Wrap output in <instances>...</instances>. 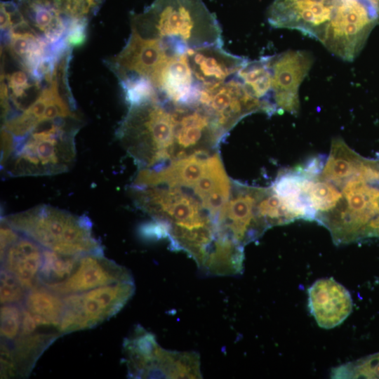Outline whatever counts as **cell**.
<instances>
[{
	"mask_svg": "<svg viewBox=\"0 0 379 379\" xmlns=\"http://www.w3.org/2000/svg\"><path fill=\"white\" fill-rule=\"evenodd\" d=\"M135 289L133 279L64 295L60 334L91 328L111 318L132 298Z\"/></svg>",
	"mask_w": 379,
	"mask_h": 379,
	"instance_id": "52a82bcc",
	"label": "cell"
},
{
	"mask_svg": "<svg viewBox=\"0 0 379 379\" xmlns=\"http://www.w3.org/2000/svg\"><path fill=\"white\" fill-rule=\"evenodd\" d=\"M194 81L201 88L221 84L234 76L248 61L221 46L190 49L186 53Z\"/></svg>",
	"mask_w": 379,
	"mask_h": 379,
	"instance_id": "2e32d148",
	"label": "cell"
},
{
	"mask_svg": "<svg viewBox=\"0 0 379 379\" xmlns=\"http://www.w3.org/2000/svg\"><path fill=\"white\" fill-rule=\"evenodd\" d=\"M308 297L311 313L324 328L338 326L352 310L350 293L333 278L316 281L308 289Z\"/></svg>",
	"mask_w": 379,
	"mask_h": 379,
	"instance_id": "e0dca14e",
	"label": "cell"
},
{
	"mask_svg": "<svg viewBox=\"0 0 379 379\" xmlns=\"http://www.w3.org/2000/svg\"><path fill=\"white\" fill-rule=\"evenodd\" d=\"M335 11L318 0H274L267 15L272 27L300 31L322 44Z\"/></svg>",
	"mask_w": 379,
	"mask_h": 379,
	"instance_id": "7c38bea8",
	"label": "cell"
},
{
	"mask_svg": "<svg viewBox=\"0 0 379 379\" xmlns=\"http://www.w3.org/2000/svg\"><path fill=\"white\" fill-rule=\"evenodd\" d=\"M119 81L129 105L138 104L158 96L157 89L146 78L128 75L119 78Z\"/></svg>",
	"mask_w": 379,
	"mask_h": 379,
	"instance_id": "d4e9b609",
	"label": "cell"
},
{
	"mask_svg": "<svg viewBox=\"0 0 379 379\" xmlns=\"http://www.w3.org/2000/svg\"><path fill=\"white\" fill-rule=\"evenodd\" d=\"M128 374L133 378H201L199 354L162 348L153 334L138 326L126 338Z\"/></svg>",
	"mask_w": 379,
	"mask_h": 379,
	"instance_id": "8992f818",
	"label": "cell"
},
{
	"mask_svg": "<svg viewBox=\"0 0 379 379\" xmlns=\"http://www.w3.org/2000/svg\"><path fill=\"white\" fill-rule=\"evenodd\" d=\"M28 290L10 272L1 270V304H21Z\"/></svg>",
	"mask_w": 379,
	"mask_h": 379,
	"instance_id": "f1b7e54d",
	"label": "cell"
},
{
	"mask_svg": "<svg viewBox=\"0 0 379 379\" xmlns=\"http://www.w3.org/2000/svg\"><path fill=\"white\" fill-rule=\"evenodd\" d=\"M270 58L266 56L252 61L248 60L237 76L252 95L268 104L276 113H279L272 98Z\"/></svg>",
	"mask_w": 379,
	"mask_h": 379,
	"instance_id": "603a6c76",
	"label": "cell"
},
{
	"mask_svg": "<svg viewBox=\"0 0 379 379\" xmlns=\"http://www.w3.org/2000/svg\"><path fill=\"white\" fill-rule=\"evenodd\" d=\"M8 35L10 53L31 74L42 59L54 53L52 47L36 34L26 22L12 29Z\"/></svg>",
	"mask_w": 379,
	"mask_h": 379,
	"instance_id": "ffe728a7",
	"label": "cell"
},
{
	"mask_svg": "<svg viewBox=\"0 0 379 379\" xmlns=\"http://www.w3.org/2000/svg\"><path fill=\"white\" fill-rule=\"evenodd\" d=\"M0 333L1 342L12 343L20 333L22 323L21 304H5L1 307Z\"/></svg>",
	"mask_w": 379,
	"mask_h": 379,
	"instance_id": "484cf974",
	"label": "cell"
},
{
	"mask_svg": "<svg viewBox=\"0 0 379 379\" xmlns=\"http://www.w3.org/2000/svg\"><path fill=\"white\" fill-rule=\"evenodd\" d=\"M263 190V187L232 181L229 198L218 219L222 235L244 246L258 239L269 228L259 210Z\"/></svg>",
	"mask_w": 379,
	"mask_h": 379,
	"instance_id": "30bf717a",
	"label": "cell"
},
{
	"mask_svg": "<svg viewBox=\"0 0 379 379\" xmlns=\"http://www.w3.org/2000/svg\"><path fill=\"white\" fill-rule=\"evenodd\" d=\"M64 13L71 20L87 22L95 15L104 0H57Z\"/></svg>",
	"mask_w": 379,
	"mask_h": 379,
	"instance_id": "83f0119b",
	"label": "cell"
},
{
	"mask_svg": "<svg viewBox=\"0 0 379 379\" xmlns=\"http://www.w3.org/2000/svg\"><path fill=\"white\" fill-rule=\"evenodd\" d=\"M133 279L126 268L107 259L103 253H93L79 256L74 269L65 280L46 287L64 296Z\"/></svg>",
	"mask_w": 379,
	"mask_h": 379,
	"instance_id": "9a60e30c",
	"label": "cell"
},
{
	"mask_svg": "<svg viewBox=\"0 0 379 379\" xmlns=\"http://www.w3.org/2000/svg\"><path fill=\"white\" fill-rule=\"evenodd\" d=\"M171 104L175 121L173 160L215 152L226 134L213 119L198 104Z\"/></svg>",
	"mask_w": 379,
	"mask_h": 379,
	"instance_id": "8fae6325",
	"label": "cell"
},
{
	"mask_svg": "<svg viewBox=\"0 0 379 379\" xmlns=\"http://www.w3.org/2000/svg\"><path fill=\"white\" fill-rule=\"evenodd\" d=\"M175 121L169 101L157 97L130 105L117 135L139 170L173 160Z\"/></svg>",
	"mask_w": 379,
	"mask_h": 379,
	"instance_id": "277c9868",
	"label": "cell"
},
{
	"mask_svg": "<svg viewBox=\"0 0 379 379\" xmlns=\"http://www.w3.org/2000/svg\"><path fill=\"white\" fill-rule=\"evenodd\" d=\"M60 335L56 331H36L29 335H19L12 345L4 343L10 350L18 376L28 375L38 357Z\"/></svg>",
	"mask_w": 379,
	"mask_h": 379,
	"instance_id": "7402d4cb",
	"label": "cell"
},
{
	"mask_svg": "<svg viewBox=\"0 0 379 379\" xmlns=\"http://www.w3.org/2000/svg\"><path fill=\"white\" fill-rule=\"evenodd\" d=\"M197 104L226 135L247 115L259 112L270 116L276 113L270 105L252 95L237 74L221 84L203 87Z\"/></svg>",
	"mask_w": 379,
	"mask_h": 379,
	"instance_id": "9c48e42d",
	"label": "cell"
},
{
	"mask_svg": "<svg viewBox=\"0 0 379 379\" xmlns=\"http://www.w3.org/2000/svg\"><path fill=\"white\" fill-rule=\"evenodd\" d=\"M78 117L45 121L15 142L1 157V166L9 177L44 176L69 170L76 158Z\"/></svg>",
	"mask_w": 379,
	"mask_h": 379,
	"instance_id": "3957f363",
	"label": "cell"
},
{
	"mask_svg": "<svg viewBox=\"0 0 379 379\" xmlns=\"http://www.w3.org/2000/svg\"><path fill=\"white\" fill-rule=\"evenodd\" d=\"M1 220L44 249L62 255L79 256L103 253L87 217L49 205H40L4 216Z\"/></svg>",
	"mask_w": 379,
	"mask_h": 379,
	"instance_id": "5b68a950",
	"label": "cell"
},
{
	"mask_svg": "<svg viewBox=\"0 0 379 379\" xmlns=\"http://www.w3.org/2000/svg\"><path fill=\"white\" fill-rule=\"evenodd\" d=\"M21 304L32 313L40 328L58 331L65 310L62 295L39 284L28 290Z\"/></svg>",
	"mask_w": 379,
	"mask_h": 379,
	"instance_id": "44dd1931",
	"label": "cell"
},
{
	"mask_svg": "<svg viewBox=\"0 0 379 379\" xmlns=\"http://www.w3.org/2000/svg\"><path fill=\"white\" fill-rule=\"evenodd\" d=\"M78 257L44 249L43 263L39 274V284L48 286L65 280L74 269Z\"/></svg>",
	"mask_w": 379,
	"mask_h": 379,
	"instance_id": "cb8c5ba5",
	"label": "cell"
},
{
	"mask_svg": "<svg viewBox=\"0 0 379 379\" xmlns=\"http://www.w3.org/2000/svg\"><path fill=\"white\" fill-rule=\"evenodd\" d=\"M172 57L159 39L144 37L132 31L110 65L119 79L128 75L144 77L156 88L161 72Z\"/></svg>",
	"mask_w": 379,
	"mask_h": 379,
	"instance_id": "5bb4252c",
	"label": "cell"
},
{
	"mask_svg": "<svg viewBox=\"0 0 379 379\" xmlns=\"http://www.w3.org/2000/svg\"><path fill=\"white\" fill-rule=\"evenodd\" d=\"M313 62L312 55L306 51L288 50L271 56L272 98L279 113H298V89Z\"/></svg>",
	"mask_w": 379,
	"mask_h": 379,
	"instance_id": "4fadbf2b",
	"label": "cell"
},
{
	"mask_svg": "<svg viewBox=\"0 0 379 379\" xmlns=\"http://www.w3.org/2000/svg\"><path fill=\"white\" fill-rule=\"evenodd\" d=\"M375 11L378 23L379 24V0H367Z\"/></svg>",
	"mask_w": 379,
	"mask_h": 379,
	"instance_id": "f546056e",
	"label": "cell"
},
{
	"mask_svg": "<svg viewBox=\"0 0 379 379\" xmlns=\"http://www.w3.org/2000/svg\"><path fill=\"white\" fill-rule=\"evenodd\" d=\"M131 27L142 36L159 39L173 56L222 46L220 24L202 0H154L133 16Z\"/></svg>",
	"mask_w": 379,
	"mask_h": 379,
	"instance_id": "7a4b0ae2",
	"label": "cell"
},
{
	"mask_svg": "<svg viewBox=\"0 0 379 379\" xmlns=\"http://www.w3.org/2000/svg\"><path fill=\"white\" fill-rule=\"evenodd\" d=\"M25 20L33 32L50 46L66 41L69 19L57 0H16Z\"/></svg>",
	"mask_w": 379,
	"mask_h": 379,
	"instance_id": "ac0fdd59",
	"label": "cell"
},
{
	"mask_svg": "<svg viewBox=\"0 0 379 379\" xmlns=\"http://www.w3.org/2000/svg\"><path fill=\"white\" fill-rule=\"evenodd\" d=\"M44 248L30 238L18 236L1 251V269L12 274L27 290L39 285Z\"/></svg>",
	"mask_w": 379,
	"mask_h": 379,
	"instance_id": "d6986e66",
	"label": "cell"
},
{
	"mask_svg": "<svg viewBox=\"0 0 379 379\" xmlns=\"http://www.w3.org/2000/svg\"><path fill=\"white\" fill-rule=\"evenodd\" d=\"M333 378H379V355L367 360L343 365L333 371Z\"/></svg>",
	"mask_w": 379,
	"mask_h": 379,
	"instance_id": "4316f807",
	"label": "cell"
},
{
	"mask_svg": "<svg viewBox=\"0 0 379 379\" xmlns=\"http://www.w3.org/2000/svg\"><path fill=\"white\" fill-rule=\"evenodd\" d=\"M376 24L375 11L367 0H345L329 22L322 44L335 56L352 61Z\"/></svg>",
	"mask_w": 379,
	"mask_h": 379,
	"instance_id": "ba28073f",
	"label": "cell"
},
{
	"mask_svg": "<svg viewBox=\"0 0 379 379\" xmlns=\"http://www.w3.org/2000/svg\"><path fill=\"white\" fill-rule=\"evenodd\" d=\"M135 204L164 230L173 249L192 258L200 270L211 274L225 241L218 223L190 188L167 185L128 190Z\"/></svg>",
	"mask_w": 379,
	"mask_h": 379,
	"instance_id": "6da1fadb",
	"label": "cell"
}]
</instances>
